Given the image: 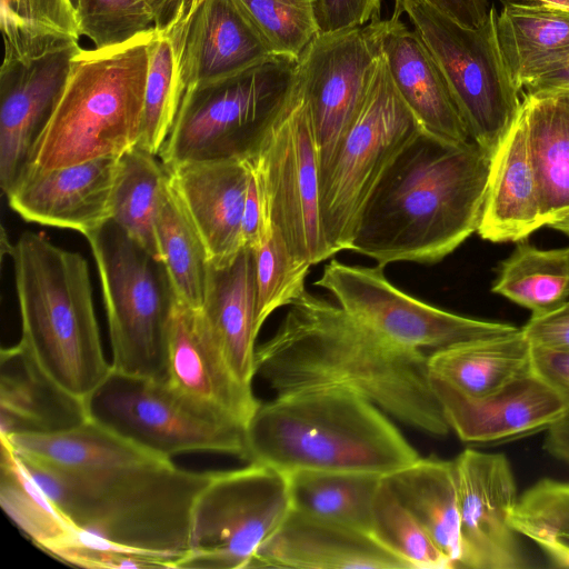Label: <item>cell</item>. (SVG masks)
Here are the masks:
<instances>
[{
	"mask_svg": "<svg viewBox=\"0 0 569 569\" xmlns=\"http://www.w3.org/2000/svg\"><path fill=\"white\" fill-rule=\"evenodd\" d=\"M569 301V300H568Z\"/></svg>",
	"mask_w": 569,
	"mask_h": 569,
	"instance_id": "obj_57",
	"label": "cell"
},
{
	"mask_svg": "<svg viewBox=\"0 0 569 569\" xmlns=\"http://www.w3.org/2000/svg\"><path fill=\"white\" fill-rule=\"evenodd\" d=\"M74 11L80 37L93 48L119 44L156 28L143 0H79Z\"/></svg>",
	"mask_w": 569,
	"mask_h": 569,
	"instance_id": "obj_43",
	"label": "cell"
},
{
	"mask_svg": "<svg viewBox=\"0 0 569 569\" xmlns=\"http://www.w3.org/2000/svg\"><path fill=\"white\" fill-rule=\"evenodd\" d=\"M21 339L43 370L84 399L108 376L89 267L79 252L23 232L10 251Z\"/></svg>",
	"mask_w": 569,
	"mask_h": 569,
	"instance_id": "obj_5",
	"label": "cell"
},
{
	"mask_svg": "<svg viewBox=\"0 0 569 569\" xmlns=\"http://www.w3.org/2000/svg\"><path fill=\"white\" fill-rule=\"evenodd\" d=\"M297 62L277 57L187 89L159 151L161 161L172 168L188 161L248 157L283 102Z\"/></svg>",
	"mask_w": 569,
	"mask_h": 569,
	"instance_id": "obj_8",
	"label": "cell"
},
{
	"mask_svg": "<svg viewBox=\"0 0 569 569\" xmlns=\"http://www.w3.org/2000/svg\"><path fill=\"white\" fill-rule=\"evenodd\" d=\"M83 401L88 420L154 457L211 451L244 460L246 428L193 403L166 379L111 368Z\"/></svg>",
	"mask_w": 569,
	"mask_h": 569,
	"instance_id": "obj_11",
	"label": "cell"
},
{
	"mask_svg": "<svg viewBox=\"0 0 569 569\" xmlns=\"http://www.w3.org/2000/svg\"><path fill=\"white\" fill-rule=\"evenodd\" d=\"M101 283L116 371L166 379V335L176 300L163 263L112 220L86 237Z\"/></svg>",
	"mask_w": 569,
	"mask_h": 569,
	"instance_id": "obj_9",
	"label": "cell"
},
{
	"mask_svg": "<svg viewBox=\"0 0 569 569\" xmlns=\"http://www.w3.org/2000/svg\"><path fill=\"white\" fill-rule=\"evenodd\" d=\"M0 439L8 441L20 456L72 470L111 469L158 458L90 420L57 433Z\"/></svg>",
	"mask_w": 569,
	"mask_h": 569,
	"instance_id": "obj_34",
	"label": "cell"
},
{
	"mask_svg": "<svg viewBox=\"0 0 569 569\" xmlns=\"http://www.w3.org/2000/svg\"><path fill=\"white\" fill-rule=\"evenodd\" d=\"M491 291L529 309L532 316L556 310L569 297V247L540 249L520 240L501 261Z\"/></svg>",
	"mask_w": 569,
	"mask_h": 569,
	"instance_id": "obj_35",
	"label": "cell"
},
{
	"mask_svg": "<svg viewBox=\"0 0 569 569\" xmlns=\"http://www.w3.org/2000/svg\"><path fill=\"white\" fill-rule=\"evenodd\" d=\"M276 57L298 61L320 33L315 0H233Z\"/></svg>",
	"mask_w": 569,
	"mask_h": 569,
	"instance_id": "obj_41",
	"label": "cell"
},
{
	"mask_svg": "<svg viewBox=\"0 0 569 569\" xmlns=\"http://www.w3.org/2000/svg\"><path fill=\"white\" fill-rule=\"evenodd\" d=\"M531 345L521 328L432 351L429 372L465 393L486 396L530 373Z\"/></svg>",
	"mask_w": 569,
	"mask_h": 569,
	"instance_id": "obj_29",
	"label": "cell"
},
{
	"mask_svg": "<svg viewBox=\"0 0 569 569\" xmlns=\"http://www.w3.org/2000/svg\"><path fill=\"white\" fill-rule=\"evenodd\" d=\"M167 32L184 92L277 58L233 0H192Z\"/></svg>",
	"mask_w": 569,
	"mask_h": 569,
	"instance_id": "obj_20",
	"label": "cell"
},
{
	"mask_svg": "<svg viewBox=\"0 0 569 569\" xmlns=\"http://www.w3.org/2000/svg\"><path fill=\"white\" fill-rule=\"evenodd\" d=\"M381 51L396 89L422 130L453 144L469 142L448 83L417 32L391 17Z\"/></svg>",
	"mask_w": 569,
	"mask_h": 569,
	"instance_id": "obj_26",
	"label": "cell"
},
{
	"mask_svg": "<svg viewBox=\"0 0 569 569\" xmlns=\"http://www.w3.org/2000/svg\"><path fill=\"white\" fill-rule=\"evenodd\" d=\"M169 171L171 184L202 239L210 263L229 262L243 248L247 160L188 161Z\"/></svg>",
	"mask_w": 569,
	"mask_h": 569,
	"instance_id": "obj_22",
	"label": "cell"
},
{
	"mask_svg": "<svg viewBox=\"0 0 569 569\" xmlns=\"http://www.w3.org/2000/svg\"><path fill=\"white\" fill-rule=\"evenodd\" d=\"M383 477L348 471L289 473L291 509L371 535L372 505Z\"/></svg>",
	"mask_w": 569,
	"mask_h": 569,
	"instance_id": "obj_33",
	"label": "cell"
},
{
	"mask_svg": "<svg viewBox=\"0 0 569 569\" xmlns=\"http://www.w3.org/2000/svg\"><path fill=\"white\" fill-rule=\"evenodd\" d=\"M118 157H100L58 169L28 167L6 194L24 221L74 230L84 237L111 219Z\"/></svg>",
	"mask_w": 569,
	"mask_h": 569,
	"instance_id": "obj_21",
	"label": "cell"
},
{
	"mask_svg": "<svg viewBox=\"0 0 569 569\" xmlns=\"http://www.w3.org/2000/svg\"><path fill=\"white\" fill-rule=\"evenodd\" d=\"M290 511L288 475L254 462L214 471L196 498L189 550L177 568H249Z\"/></svg>",
	"mask_w": 569,
	"mask_h": 569,
	"instance_id": "obj_13",
	"label": "cell"
},
{
	"mask_svg": "<svg viewBox=\"0 0 569 569\" xmlns=\"http://www.w3.org/2000/svg\"><path fill=\"white\" fill-rule=\"evenodd\" d=\"M257 280L252 249L243 247L223 264L209 267L202 305L206 319L237 378L252 386L256 376Z\"/></svg>",
	"mask_w": 569,
	"mask_h": 569,
	"instance_id": "obj_27",
	"label": "cell"
},
{
	"mask_svg": "<svg viewBox=\"0 0 569 569\" xmlns=\"http://www.w3.org/2000/svg\"><path fill=\"white\" fill-rule=\"evenodd\" d=\"M154 18L156 29L168 31L186 13L192 0H143Z\"/></svg>",
	"mask_w": 569,
	"mask_h": 569,
	"instance_id": "obj_52",
	"label": "cell"
},
{
	"mask_svg": "<svg viewBox=\"0 0 569 569\" xmlns=\"http://www.w3.org/2000/svg\"><path fill=\"white\" fill-rule=\"evenodd\" d=\"M521 329L531 347L569 350V301L548 313L531 316Z\"/></svg>",
	"mask_w": 569,
	"mask_h": 569,
	"instance_id": "obj_48",
	"label": "cell"
},
{
	"mask_svg": "<svg viewBox=\"0 0 569 569\" xmlns=\"http://www.w3.org/2000/svg\"><path fill=\"white\" fill-rule=\"evenodd\" d=\"M443 416L460 440L499 445L547 431L568 416L565 400L532 371L505 388L471 396L430 373Z\"/></svg>",
	"mask_w": 569,
	"mask_h": 569,
	"instance_id": "obj_18",
	"label": "cell"
},
{
	"mask_svg": "<svg viewBox=\"0 0 569 569\" xmlns=\"http://www.w3.org/2000/svg\"><path fill=\"white\" fill-rule=\"evenodd\" d=\"M166 381L222 420L247 425L260 402L230 368L202 309L176 298L166 335Z\"/></svg>",
	"mask_w": 569,
	"mask_h": 569,
	"instance_id": "obj_17",
	"label": "cell"
},
{
	"mask_svg": "<svg viewBox=\"0 0 569 569\" xmlns=\"http://www.w3.org/2000/svg\"><path fill=\"white\" fill-rule=\"evenodd\" d=\"M569 92V56L557 62L522 88V96Z\"/></svg>",
	"mask_w": 569,
	"mask_h": 569,
	"instance_id": "obj_51",
	"label": "cell"
},
{
	"mask_svg": "<svg viewBox=\"0 0 569 569\" xmlns=\"http://www.w3.org/2000/svg\"><path fill=\"white\" fill-rule=\"evenodd\" d=\"M408 2H425L468 28H478L488 18L487 0H395L392 17H397L400 8Z\"/></svg>",
	"mask_w": 569,
	"mask_h": 569,
	"instance_id": "obj_50",
	"label": "cell"
},
{
	"mask_svg": "<svg viewBox=\"0 0 569 569\" xmlns=\"http://www.w3.org/2000/svg\"><path fill=\"white\" fill-rule=\"evenodd\" d=\"M156 34L154 28L111 47L79 49L28 167L50 170L119 157L138 144Z\"/></svg>",
	"mask_w": 569,
	"mask_h": 569,
	"instance_id": "obj_6",
	"label": "cell"
},
{
	"mask_svg": "<svg viewBox=\"0 0 569 569\" xmlns=\"http://www.w3.org/2000/svg\"><path fill=\"white\" fill-rule=\"evenodd\" d=\"M158 157L139 144L118 157L110 220L160 260L157 222L170 171Z\"/></svg>",
	"mask_w": 569,
	"mask_h": 569,
	"instance_id": "obj_31",
	"label": "cell"
},
{
	"mask_svg": "<svg viewBox=\"0 0 569 569\" xmlns=\"http://www.w3.org/2000/svg\"><path fill=\"white\" fill-rule=\"evenodd\" d=\"M531 369L565 400L569 416V350L532 347Z\"/></svg>",
	"mask_w": 569,
	"mask_h": 569,
	"instance_id": "obj_49",
	"label": "cell"
},
{
	"mask_svg": "<svg viewBox=\"0 0 569 569\" xmlns=\"http://www.w3.org/2000/svg\"><path fill=\"white\" fill-rule=\"evenodd\" d=\"M253 252L257 280L256 323L260 330L273 311L290 306L307 291L305 283L311 266L291 253L276 226Z\"/></svg>",
	"mask_w": 569,
	"mask_h": 569,
	"instance_id": "obj_42",
	"label": "cell"
},
{
	"mask_svg": "<svg viewBox=\"0 0 569 569\" xmlns=\"http://www.w3.org/2000/svg\"><path fill=\"white\" fill-rule=\"evenodd\" d=\"M421 131L396 89L381 51L355 116L320 169L321 222L332 256L350 250L368 198L397 156Z\"/></svg>",
	"mask_w": 569,
	"mask_h": 569,
	"instance_id": "obj_7",
	"label": "cell"
},
{
	"mask_svg": "<svg viewBox=\"0 0 569 569\" xmlns=\"http://www.w3.org/2000/svg\"><path fill=\"white\" fill-rule=\"evenodd\" d=\"M160 260L178 300L202 308L210 261L207 249L169 180L157 222Z\"/></svg>",
	"mask_w": 569,
	"mask_h": 569,
	"instance_id": "obj_37",
	"label": "cell"
},
{
	"mask_svg": "<svg viewBox=\"0 0 569 569\" xmlns=\"http://www.w3.org/2000/svg\"><path fill=\"white\" fill-rule=\"evenodd\" d=\"M184 89L172 38L157 30L149 51L141 136L138 144L159 154L177 117Z\"/></svg>",
	"mask_w": 569,
	"mask_h": 569,
	"instance_id": "obj_39",
	"label": "cell"
},
{
	"mask_svg": "<svg viewBox=\"0 0 569 569\" xmlns=\"http://www.w3.org/2000/svg\"><path fill=\"white\" fill-rule=\"evenodd\" d=\"M246 159L262 182L273 224L291 253L310 266L332 257L321 222L319 151L297 67L283 102Z\"/></svg>",
	"mask_w": 569,
	"mask_h": 569,
	"instance_id": "obj_12",
	"label": "cell"
},
{
	"mask_svg": "<svg viewBox=\"0 0 569 569\" xmlns=\"http://www.w3.org/2000/svg\"><path fill=\"white\" fill-rule=\"evenodd\" d=\"M23 19L79 40L76 11L71 0H4Z\"/></svg>",
	"mask_w": 569,
	"mask_h": 569,
	"instance_id": "obj_47",
	"label": "cell"
},
{
	"mask_svg": "<svg viewBox=\"0 0 569 569\" xmlns=\"http://www.w3.org/2000/svg\"><path fill=\"white\" fill-rule=\"evenodd\" d=\"M18 457L79 532L77 541L158 558L170 568L188 553L192 507L214 472L182 469L159 458L72 470Z\"/></svg>",
	"mask_w": 569,
	"mask_h": 569,
	"instance_id": "obj_3",
	"label": "cell"
},
{
	"mask_svg": "<svg viewBox=\"0 0 569 569\" xmlns=\"http://www.w3.org/2000/svg\"><path fill=\"white\" fill-rule=\"evenodd\" d=\"M249 568L411 569L372 535L293 509Z\"/></svg>",
	"mask_w": 569,
	"mask_h": 569,
	"instance_id": "obj_23",
	"label": "cell"
},
{
	"mask_svg": "<svg viewBox=\"0 0 569 569\" xmlns=\"http://www.w3.org/2000/svg\"><path fill=\"white\" fill-rule=\"evenodd\" d=\"M521 109L547 223L569 209V92L522 96Z\"/></svg>",
	"mask_w": 569,
	"mask_h": 569,
	"instance_id": "obj_32",
	"label": "cell"
},
{
	"mask_svg": "<svg viewBox=\"0 0 569 569\" xmlns=\"http://www.w3.org/2000/svg\"><path fill=\"white\" fill-rule=\"evenodd\" d=\"M385 480L401 505L457 568L461 543L455 460L420 457L385 476Z\"/></svg>",
	"mask_w": 569,
	"mask_h": 569,
	"instance_id": "obj_28",
	"label": "cell"
},
{
	"mask_svg": "<svg viewBox=\"0 0 569 569\" xmlns=\"http://www.w3.org/2000/svg\"><path fill=\"white\" fill-rule=\"evenodd\" d=\"M88 421L84 401L53 380L22 343L0 355V438L49 435Z\"/></svg>",
	"mask_w": 569,
	"mask_h": 569,
	"instance_id": "obj_25",
	"label": "cell"
},
{
	"mask_svg": "<svg viewBox=\"0 0 569 569\" xmlns=\"http://www.w3.org/2000/svg\"><path fill=\"white\" fill-rule=\"evenodd\" d=\"M543 449L569 466V416L547 430Z\"/></svg>",
	"mask_w": 569,
	"mask_h": 569,
	"instance_id": "obj_53",
	"label": "cell"
},
{
	"mask_svg": "<svg viewBox=\"0 0 569 569\" xmlns=\"http://www.w3.org/2000/svg\"><path fill=\"white\" fill-rule=\"evenodd\" d=\"M315 284L329 291L340 307L379 335L420 351H436L518 329L509 323L463 317L420 301L395 287L385 276L383 267L378 264L351 266L333 259L325 266Z\"/></svg>",
	"mask_w": 569,
	"mask_h": 569,
	"instance_id": "obj_14",
	"label": "cell"
},
{
	"mask_svg": "<svg viewBox=\"0 0 569 569\" xmlns=\"http://www.w3.org/2000/svg\"><path fill=\"white\" fill-rule=\"evenodd\" d=\"M315 10L320 32L330 33L380 19L381 0H315Z\"/></svg>",
	"mask_w": 569,
	"mask_h": 569,
	"instance_id": "obj_46",
	"label": "cell"
},
{
	"mask_svg": "<svg viewBox=\"0 0 569 569\" xmlns=\"http://www.w3.org/2000/svg\"><path fill=\"white\" fill-rule=\"evenodd\" d=\"M420 458L373 402L339 388L278 395L246 428L244 460L296 471L392 473Z\"/></svg>",
	"mask_w": 569,
	"mask_h": 569,
	"instance_id": "obj_4",
	"label": "cell"
},
{
	"mask_svg": "<svg viewBox=\"0 0 569 569\" xmlns=\"http://www.w3.org/2000/svg\"><path fill=\"white\" fill-rule=\"evenodd\" d=\"M0 21L4 63L28 62L58 48L79 42L71 36L23 19L4 0H0Z\"/></svg>",
	"mask_w": 569,
	"mask_h": 569,
	"instance_id": "obj_44",
	"label": "cell"
},
{
	"mask_svg": "<svg viewBox=\"0 0 569 569\" xmlns=\"http://www.w3.org/2000/svg\"><path fill=\"white\" fill-rule=\"evenodd\" d=\"M546 222L521 109L491 157L478 234L491 242L520 241Z\"/></svg>",
	"mask_w": 569,
	"mask_h": 569,
	"instance_id": "obj_24",
	"label": "cell"
},
{
	"mask_svg": "<svg viewBox=\"0 0 569 569\" xmlns=\"http://www.w3.org/2000/svg\"><path fill=\"white\" fill-rule=\"evenodd\" d=\"M501 2L502 4L548 6L569 11V0H501Z\"/></svg>",
	"mask_w": 569,
	"mask_h": 569,
	"instance_id": "obj_54",
	"label": "cell"
},
{
	"mask_svg": "<svg viewBox=\"0 0 569 569\" xmlns=\"http://www.w3.org/2000/svg\"><path fill=\"white\" fill-rule=\"evenodd\" d=\"M388 20L342 31L320 32L297 62L309 104L320 169L355 116L381 53Z\"/></svg>",
	"mask_w": 569,
	"mask_h": 569,
	"instance_id": "obj_15",
	"label": "cell"
},
{
	"mask_svg": "<svg viewBox=\"0 0 569 569\" xmlns=\"http://www.w3.org/2000/svg\"><path fill=\"white\" fill-rule=\"evenodd\" d=\"M0 505L7 516L48 555L73 543L79 532L58 511L23 467L12 446L1 440Z\"/></svg>",
	"mask_w": 569,
	"mask_h": 569,
	"instance_id": "obj_36",
	"label": "cell"
},
{
	"mask_svg": "<svg viewBox=\"0 0 569 569\" xmlns=\"http://www.w3.org/2000/svg\"><path fill=\"white\" fill-rule=\"evenodd\" d=\"M513 530L533 541L556 567L569 568V482L541 479L518 497Z\"/></svg>",
	"mask_w": 569,
	"mask_h": 569,
	"instance_id": "obj_38",
	"label": "cell"
},
{
	"mask_svg": "<svg viewBox=\"0 0 569 569\" xmlns=\"http://www.w3.org/2000/svg\"><path fill=\"white\" fill-rule=\"evenodd\" d=\"M371 535L411 569H451L452 561L401 505L385 477L372 505Z\"/></svg>",
	"mask_w": 569,
	"mask_h": 569,
	"instance_id": "obj_40",
	"label": "cell"
},
{
	"mask_svg": "<svg viewBox=\"0 0 569 569\" xmlns=\"http://www.w3.org/2000/svg\"><path fill=\"white\" fill-rule=\"evenodd\" d=\"M79 0H71L72 4H73V8L77 6Z\"/></svg>",
	"mask_w": 569,
	"mask_h": 569,
	"instance_id": "obj_56",
	"label": "cell"
},
{
	"mask_svg": "<svg viewBox=\"0 0 569 569\" xmlns=\"http://www.w3.org/2000/svg\"><path fill=\"white\" fill-rule=\"evenodd\" d=\"M461 553L457 568L523 569L529 563L509 522L517 486L502 453L466 449L455 459Z\"/></svg>",
	"mask_w": 569,
	"mask_h": 569,
	"instance_id": "obj_16",
	"label": "cell"
},
{
	"mask_svg": "<svg viewBox=\"0 0 569 569\" xmlns=\"http://www.w3.org/2000/svg\"><path fill=\"white\" fill-rule=\"evenodd\" d=\"M491 157L421 131L386 170L356 224L350 250L380 267L435 263L477 231Z\"/></svg>",
	"mask_w": 569,
	"mask_h": 569,
	"instance_id": "obj_2",
	"label": "cell"
},
{
	"mask_svg": "<svg viewBox=\"0 0 569 569\" xmlns=\"http://www.w3.org/2000/svg\"><path fill=\"white\" fill-rule=\"evenodd\" d=\"M499 46L522 91L532 79L569 56V11L503 3L496 19Z\"/></svg>",
	"mask_w": 569,
	"mask_h": 569,
	"instance_id": "obj_30",
	"label": "cell"
},
{
	"mask_svg": "<svg viewBox=\"0 0 569 569\" xmlns=\"http://www.w3.org/2000/svg\"><path fill=\"white\" fill-rule=\"evenodd\" d=\"M413 30L442 72L470 138L490 157L517 117L522 93L503 59L491 8L478 28H468L425 2L405 3Z\"/></svg>",
	"mask_w": 569,
	"mask_h": 569,
	"instance_id": "obj_10",
	"label": "cell"
},
{
	"mask_svg": "<svg viewBox=\"0 0 569 569\" xmlns=\"http://www.w3.org/2000/svg\"><path fill=\"white\" fill-rule=\"evenodd\" d=\"M546 227L556 229L569 236V209L552 216Z\"/></svg>",
	"mask_w": 569,
	"mask_h": 569,
	"instance_id": "obj_55",
	"label": "cell"
},
{
	"mask_svg": "<svg viewBox=\"0 0 569 569\" xmlns=\"http://www.w3.org/2000/svg\"><path fill=\"white\" fill-rule=\"evenodd\" d=\"M254 365L256 375L277 395L346 389L419 431L445 437L450 430L423 351L390 341L339 305L308 291L257 347Z\"/></svg>",
	"mask_w": 569,
	"mask_h": 569,
	"instance_id": "obj_1",
	"label": "cell"
},
{
	"mask_svg": "<svg viewBox=\"0 0 569 569\" xmlns=\"http://www.w3.org/2000/svg\"><path fill=\"white\" fill-rule=\"evenodd\" d=\"M79 42L0 70V186L4 194L29 164L67 81Z\"/></svg>",
	"mask_w": 569,
	"mask_h": 569,
	"instance_id": "obj_19",
	"label": "cell"
},
{
	"mask_svg": "<svg viewBox=\"0 0 569 569\" xmlns=\"http://www.w3.org/2000/svg\"><path fill=\"white\" fill-rule=\"evenodd\" d=\"M49 555L64 563L89 569L170 568L168 562L158 558L111 547L86 545L80 541Z\"/></svg>",
	"mask_w": 569,
	"mask_h": 569,
	"instance_id": "obj_45",
	"label": "cell"
}]
</instances>
